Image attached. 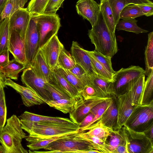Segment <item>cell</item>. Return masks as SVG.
<instances>
[{
  "label": "cell",
  "instance_id": "obj_6",
  "mask_svg": "<svg viewBox=\"0 0 153 153\" xmlns=\"http://www.w3.org/2000/svg\"><path fill=\"white\" fill-rule=\"evenodd\" d=\"M75 135L59 139L51 142L44 149L49 150L48 151H33L31 152L80 153L81 151L90 149L96 150L88 142L75 139L74 138Z\"/></svg>",
  "mask_w": 153,
  "mask_h": 153
},
{
  "label": "cell",
  "instance_id": "obj_15",
  "mask_svg": "<svg viewBox=\"0 0 153 153\" xmlns=\"http://www.w3.org/2000/svg\"><path fill=\"white\" fill-rule=\"evenodd\" d=\"M30 17L31 14L27 8H20L16 10L9 17L10 30H14L18 32L24 40Z\"/></svg>",
  "mask_w": 153,
  "mask_h": 153
},
{
  "label": "cell",
  "instance_id": "obj_24",
  "mask_svg": "<svg viewBox=\"0 0 153 153\" xmlns=\"http://www.w3.org/2000/svg\"><path fill=\"white\" fill-rule=\"evenodd\" d=\"M74 138L88 142L95 149L102 153H111L106 142L96 137L89 135L85 131L80 132L75 135Z\"/></svg>",
  "mask_w": 153,
  "mask_h": 153
},
{
  "label": "cell",
  "instance_id": "obj_20",
  "mask_svg": "<svg viewBox=\"0 0 153 153\" xmlns=\"http://www.w3.org/2000/svg\"><path fill=\"white\" fill-rule=\"evenodd\" d=\"M111 82L96 75L88 74L86 85H91L94 86L102 97H112L116 96L112 89Z\"/></svg>",
  "mask_w": 153,
  "mask_h": 153
},
{
  "label": "cell",
  "instance_id": "obj_58",
  "mask_svg": "<svg viewBox=\"0 0 153 153\" xmlns=\"http://www.w3.org/2000/svg\"><path fill=\"white\" fill-rule=\"evenodd\" d=\"M100 0V2L104 0Z\"/></svg>",
  "mask_w": 153,
  "mask_h": 153
},
{
  "label": "cell",
  "instance_id": "obj_44",
  "mask_svg": "<svg viewBox=\"0 0 153 153\" xmlns=\"http://www.w3.org/2000/svg\"><path fill=\"white\" fill-rule=\"evenodd\" d=\"M112 11L116 26L120 20V13L126 6L125 0H108Z\"/></svg>",
  "mask_w": 153,
  "mask_h": 153
},
{
  "label": "cell",
  "instance_id": "obj_22",
  "mask_svg": "<svg viewBox=\"0 0 153 153\" xmlns=\"http://www.w3.org/2000/svg\"><path fill=\"white\" fill-rule=\"evenodd\" d=\"M52 71L57 84L71 95L74 102L75 108L84 101L82 96L76 88L59 73Z\"/></svg>",
  "mask_w": 153,
  "mask_h": 153
},
{
  "label": "cell",
  "instance_id": "obj_50",
  "mask_svg": "<svg viewBox=\"0 0 153 153\" xmlns=\"http://www.w3.org/2000/svg\"><path fill=\"white\" fill-rule=\"evenodd\" d=\"M9 51L6 49L0 53V68L7 65L10 62Z\"/></svg>",
  "mask_w": 153,
  "mask_h": 153
},
{
  "label": "cell",
  "instance_id": "obj_35",
  "mask_svg": "<svg viewBox=\"0 0 153 153\" xmlns=\"http://www.w3.org/2000/svg\"><path fill=\"white\" fill-rule=\"evenodd\" d=\"M45 87L53 100L62 99L73 100L71 95L58 84L45 82Z\"/></svg>",
  "mask_w": 153,
  "mask_h": 153
},
{
  "label": "cell",
  "instance_id": "obj_14",
  "mask_svg": "<svg viewBox=\"0 0 153 153\" xmlns=\"http://www.w3.org/2000/svg\"><path fill=\"white\" fill-rule=\"evenodd\" d=\"M76 7L78 14L88 20L92 27L96 24L100 14V4L94 0H78Z\"/></svg>",
  "mask_w": 153,
  "mask_h": 153
},
{
  "label": "cell",
  "instance_id": "obj_10",
  "mask_svg": "<svg viewBox=\"0 0 153 153\" xmlns=\"http://www.w3.org/2000/svg\"><path fill=\"white\" fill-rule=\"evenodd\" d=\"M21 80L26 87L36 92L45 102L52 100L51 96L46 88V82L37 74L31 67H27L24 70Z\"/></svg>",
  "mask_w": 153,
  "mask_h": 153
},
{
  "label": "cell",
  "instance_id": "obj_38",
  "mask_svg": "<svg viewBox=\"0 0 153 153\" xmlns=\"http://www.w3.org/2000/svg\"><path fill=\"white\" fill-rule=\"evenodd\" d=\"M76 64L71 54L65 49L63 45L59 56L57 65L65 69L70 70Z\"/></svg>",
  "mask_w": 153,
  "mask_h": 153
},
{
  "label": "cell",
  "instance_id": "obj_36",
  "mask_svg": "<svg viewBox=\"0 0 153 153\" xmlns=\"http://www.w3.org/2000/svg\"><path fill=\"white\" fill-rule=\"evenodd\" d=\"M45 103L49 106L58 110L64 114L69 113L75 108L73 100L62 99L56 100L46 101Z\"/></svg>",
  "mask_w": 153,
  "mask_h": 153
},
{
  "label": "cell",
  "instance_id": "obj_49",
  "mask_svg": "<svg viewBox=\"0 0 153 153\" xmlns=\"http://www.w3.org/2000/svg\"><path fill=\"white\" fill-rule=\"evenodd\" d=\"M69 70L81 80L82 77L87 73L82 66L77 63Z\"/></svg>",
  "mask_w": 153,
  "mask_h": 153
},
{
  "label": "cell",
  "instance_id": "obj_55",
  "mask_svg": "<svg viewBox=\"0 0 153 153\" xmlns=\"http://www.w3.org/2000/svg\"><path fill=\"white\" fill-rule=\"evenodd\" d=\"M113 153H127L126 144L119 146L113 151Z\"/></svg>",
  "mask_w": 153,
  "mask_h": 153
},
{
  "label": "cell",
  "instance_id": "obj_34",
  "mask_svg": "<svg viewBox=\"0 0 153 153\" xmlns=\"http://www.w3.org/2000/svg\"><path fill=\"white\" fill-rule=\"evenodd\" d=\"M147 45L145 52V74L147 76L153 69V32L148 34Z\"/></svg>",
  "mask_w": 153,
  "mask_h": 153
},
{
  "label": "cell",
  "instance_id": "obj_5",
  "mask_svg": "<svg viewBox=\"0 0 153 153\" xmlns=\"http://www.w3.org/2000/svg\"><path fill=\"white\" fill-rule=\"evenodd\" d=\"M123 129L127 153H153V140L143 131H137L124 125Z\"/></svg>",
  "mask_w": 153,
  "mask_h": 153
},
{
  "label": "cell",
  "instance_id": "obj_31",
  "mask_svg": "<svg viewBox=\"0 0 153 153\" xmlns=\"http://www.w3.org/2000/svg\"><path fill=\"white\" fill-rule=\"evenodd\" d=\"M100 10L104 20L110 31L115 33L116 26L113 14L108 0L100 2Z\"/></svg>",
  "mask_w": 153,
  "mask_h": 153
},
{
  "label": "cell",
  "instance_id": "obj_53",
  "mask_svg": "<svg viewBox=\"0 0 153 153\" xmlns=\"http://www.w3.org/2000/svg\"><path fill=\"white\" fill-rule=\"evenodd\" d=\"M94 116V115L93 113L90 112L82 121L79 124L80 129L90 123L92 121Z\"/></svg>",
  "mask_w": 153,
  "mask_h": 153
},
{
  "label": "cell",
  "instance_id": "obj_13",
  "mask_svg": "<svg viewBox=\"0 0 153 153\" xmlns=\"http://www.w3.org/2000/svg\"><path fill=\"white\" fill-rule=\"evenodd\" d=\"M63 45L56 34L39 49L51 70L57 65L59 56Z\"/></svg>",
  "mask_w": 153,
  "mask_h": 153
},
{
  "label": "cell",
  "instance_id": "obj_18",
  "mask_svg": "<svg viewBox=\"0 0 153 153\" xmlns=\"http://www.w3.org/2000/svg\"><path fill=\"white\" fill-rule=\"evenodd\" d=\"M28 66L31 67L46 82L57 84L53 71L50 69L39 50L33 62Z\"/></svg>",
  "mask_w": 153,
  "mask_h": 153
},
{
  "label": "cell",
  "instance_id": "obj_28",
  "mask_svg": "<svg viewBox=\"0 0 153 153\" xmlns=\"http://www.w3.org/2000/svg\"><path fill=\"white\" fill-rule=\"evenodd\" d=\"M141 96L139 105H145L153 102V69L147 76Z\"/></svg>",
  "mask_w": 153,
  "mask_h": 153
},
{
  "label": "cell",
  "instance_id": "obj_40",
  "mask_svg": "<svg viewBox=\"0 0 153 153\" xmlns=\"http://www.w3.org/2000/svg\"><path fill=\"white\" fill-rule=\"evenodd\" d=\"M116 130L108 137V141L106 142L108 144L111 153L120 145L126 144L123 129Z\"/></svg>",
  "mask_w": 153,
  "mask_h": 153
},
{
  "label": "cell",
  "instance_id": "obj_3",
  "mask_svg": "<svg viewBox=\"0 0 153 153\" xmlns=\"http://www.w3.org/2000/svg\"><path fill=\"white\" fill-rule=\"evenodd\" d=\"M88 35L96 51L111 57L118 51L115 33L110 31L101 12L97 23L88 30Z\"/></svg>",
  "mask_w": 153,
  "mask_h": 153
},
{
  "label": "cell",
  "instance_id": "obj_21",
  "mask_svg": "<svg viewBox=\"0 0 153 153\" xmlns=\"http://www.w3.org/2000/svg\"><path fill=\"white\" fill-rule=\"evenodd\" d=\"M20 120L36 123H56L64 124H74L70 119L59 117H51L42 115L25 111L19 117Z\"/></svg>",
  "mask_w": 153,
  "mask_h": 153
},
{
  "label": "cell",
  "instance_id": "obj_29",
  "mask_svg": "<svg viewBox=\"0 0 153 153\" xmlns=\"http://www.w3.org/2000/svg\"><path fill=\"white\" fill-rule=\"evenodd\" d=\"M137 21L135 19L133 18L122 19L119 21L116 29L118 31L125 30L137 34L148 32V31L141 28L137 25Z\"/></svg>",
  "mask_w": 153,
  "mask_h": 153
},
{
  "label": "cell",
  "instance_id": "obj_1",
  "mask_svg": "<svg viewBox=\"0 0 153 153\" xmlns=\"http://www.w3.org/2000/svg\"><path fill=\"white\" fill-rule=\"evenodd\" d=\"M20 121L22 129L29 134L25 139L29 143L56 137L76 134L80 132L79 124Z\"/></svg>",
  "mask_w": 153,
  "mask_h": 153
},
{
  "label": "cell",
  "instance_id": "obj_11",
  "mask_svg": "<svg viewBox=\"0 0 153 153\" xmlns=\"http://www.w3.org/2000/svg\"><path fill=\"white\" fill-rule=\"evenodd\" d=\"M117 97L118 116L116 130H117L120 129L125 125L135 106L132 105L128 90Z\"/></svg>",
  "mask_w": 153,
  "mask_h": 153
},
{
  "label": "cell",
  "instance_id": "obj_23",
  "mask_svg": "<svg viewBox=\"0 0 153 153\" xmlns=\"http://www.w3.org/2000/svg\"><path fill=\"white\" fill-rule=\"evenodd\" d=\"M118 112L116 100L113 98L102 115L100 119L106 126L116 130Z\"/></svg>",
  "mask_w": 153,
  "mask_h": 153
},
{
  "label": "cell",
  "instance_id": "obj_47",
  "mask_svg": "<svg viewBox=\"0 0 153 153\" xmlns=\"http://www.w3.org/2000/svg\"><path fill=\"white\" fill-rule=\"evenodd\" d=\"M84 100L102 97L95 88L92 85H85L80 92Z\"/></svg>",
  "mask_w": 153,
  "mask_h": 153
},
{
  "label": "cell",
  "instance_id": "obj_39",
  "mask_svg": "<svg viewBox=\"0 0 153 153\" xmlns=\"http://www.w3.org/2000/svg\"><path fill=\"white\" fill-rule=\"evenodd\" d=\"M85 51L108 71L112 74L114 73L115 71L113 68L111 62V57L104 55L95 50L91 51Z\"/></svg>",
  "mask_w": 153,
  "mask_h": 153
},
{
  "label": "cell",
  "instance_id": "obj_48",
  "mask_svg": "<svg viewBox=\"0 0 153 153\" xmlns=\"http://www.w3.org/2000/svg\"><path fill=\"white\" fill-rule=\"evenodd\" d=\"M64 0H49L45 10L44 13L56 14Z\"/></svg>",
  "mask_w": 153,
  "mask_h": 153
},
{
  "label": "cell",
  "instance_id": "obj_37",
  "mask_svg": "<svg viewBox=\"0 0 153 153\" xmlns=\"http://www.w3.org/2000/svg\"><path fill=\"white\" fill-rule=\"evenodd\" d=\"M28 0H8L6 6L0 18V23L4 19L10 17L15 11L24 8Z\"/></svg>",
  "mask_w": 153,
  "mask_h": 153
},
{
  "label": "cell",
  "instance_id": "obj_19",
  "mask_svg": "<svg viewBox=\"0 0 153 153\" xmlns=\"http://www.w3.org/2000/svg\"><path fill=\"white\" fill-rule=\"evenodd\" d=\"M71 50V54L76 63L82 66L88 74L97 75L89 55L76 42H72Z\"/></svg>",
  "mask_w": 153,
  "mask_h": 153
},
{
  "label": "cell",
  "instance_id": "obj_16",
  "mask_svg": "<svg viewBox=\"0 0 153 153\" xmlns=\"http://www.w3.org/2000/svg\"><path fill=\"white\" fill-rule=\"evenodd\" d=\"M8 49L14 59L25 65L27 67L24 40L19 33L15 30H10Z\"/></svg>",
  "mask_w": 153,
  "mask_h": 153
},
{
  "label": "cell",
  "instance_id": "obj_57",
  "mask_svg": "<svg viewBox=\"0 0 153 153\" xmlns=\"http://www.w3.org/2000/svg\"><path fill=\"white\" fill-rule=\"evenodd\" d=\"M5 77L0 71V85L4 80Z\"/></svg>",
  "mask_w": 153,
  "mask_h": 153
},
{
  "label": "cell",
  "instance_id": "obj_45",
  "mask_svg": "<svg viewBox=\"0 0 153 153\" xmlns=\"http://www.w3.org/2000/svg\"><path fill=\"white\" fill-rule=\"evenodd\" d=\"M94 70L97 76L107 80L112 81L113 74L108 71L92 56L89 55Z\"/></svg>",
  "mask_w": 153,
  "mask_h": 153
},
{
  "label": "cell",
  "instance_id": "obj_32",
  "mask_svg": "<svg viewBox=\"0 0 153 153\" xmlns=\"http://www.w3.org/2000/svg\"><path fill=\"white\" fill-rule=\"evenodd\" d=\"M113 99L112 97H110L98 103L92 108L90 112L94 115V117L90 123L80 129V132H83L85 129L93 124L100 118L107 107L111 102Z\"/></svg>",
  "mask_w": 153,
  "mask_h": 153
},
{
  "label": "cell",
  "instance_id": "obj_41",
  "mask_svg": "<svg viewBox=\"0 0 153 153\" xmlns=\"http://www.w3.org/2000/svg\"><path fill=\"white\" fill-rule=\"evenodd\" d=\"M144 15L139 5L132 4L127 5L123 8L120 13V19H135Z\"/></svg>",
  "mask_w": 153,
  "mask_h": 153
},
{
  "label": "cell",
  "instance_id": "obj_27",
  "mask_svg": "<svg viewBox=\"0 0 153 153\" xmlns=\"http://www.w3.org/2000/svg\"><path fill=\"white\" fill-rule=\"evenodd\" d=\"M60 74L80 92L85 86L82 81L69 70L65 69L57 65L52 70Z\"/></svg>",
  "mask_w": 153,
  "mask_h": 153
},
{
  "label": "cell",
  "instance_id": "obj_2",
  "mask_svg": "<svg viewBox=\"0 0 153 153\" xmlns=\"http://www.w3.org/2000/svg\"><path fill=\"white\" fill-rule=\"evenodd\" d=\"M26 136L22 128L20 119L13 115L0 129V153H28L21 143L22 139Z\"/></svg>",
  "mask_w": 153,
  "mask_h": 153
},
{
  "label": "cell",
  "instance_id": "obj_51",
  "mask_svg": "<svg viewBox=\"0 0 153 153\" xmlns=\"http://www.w3.org/2000/svg\"><path fill=\"white\" fill-rule=\"evenodd\" d=\"M139 5L144 15L148 17L153 15V4Z\"/></svg>",
  "mask_w": 153,
  "mask_h": 153
},
{
  "label": "cell",
  "instance_id": "obj_30",
  "mask_svg": "<svg viewBox=\"0 0 153 153\" xmlns=\"http://www.w3.org/2000/svg\"><path fill=\"white\" fill-rule=\"evenodd\" d=\"M145 75L140 76L128 89L130 92L133 105L139 104L145 81Z\"/></svg>",
  "mask_w": 153,
  "mask_h": 153
},
{
  "label": "cell",
  "instance_id": "obj_8",
  "mask_svg": "<svg viewBox=\"0 0 153 153\" xmlns=\"http://www.w3.org/2000/svg\"><path fill=\"white\" fill-rule=\"evenodd\" d=\"M36 15L39 34L40 49L53 36L57 34L61 26L60 19L56 14Z\"/></svg>",
  "mask_w": 153,
  "mask_h": 153
},
{
  "label": "cell",
  "instance_id": "obj_52",
  "mask_svg": "<svg viewBox=\"0 0 153 153\" xmlns=\"http://www.w3.org/2000/svg\"><path fill=\"white\" fill-rule=\"evenodd\" d=\"M126 5L135 4L143 5L153 4V2L149 0H125Z\"/></svg>",
  "mask_w": 153,
  "mask_h": 153
},
{
  "label": "cell",
  "instance_id": "obj_56",
  "mask_svg": "<svg viewBox=\"0 0 153 153\" xmlns=\"http://www.w3.org/2000/svg\"><path fill=\"white\" fill-rule=\"evenodd\" d=\"M8 0H0V18L6 6Z\"/></svg>",
  "mask_w": 153,
  "mask_h": 153
},
{
  "label": "cell",
  "instance_id": "obj_9",
  "mask_svg": "<svg viewBox=\"0 0 153 153\" xmlns=\"http://www.w3.org/2000/svg\"><path fill=\"white\" fill-rule=\"evenodd\" d=\"M39 34L36 15L31 14L30 19L24 39L27 67L33 62L39 50Z\"/></svg>",
  "mask_w": 153,
  "mask_h": 153
},
{
  "label": "cell",
  "instance_id": "obj_43",
  "mask_svg": "<svg viewBox=\"0 0 153 153\" xmlns=\"http://www.w3.org/2000/svg\"><path fill=\"white\" fill-rule=\"evenodd\" d=\"M4 81L0 85V129L5 125L6 120L7 110L4 88Z\"/></svg>",
  "mask_w": 153,
  "mask_h": 153
},
{
  "label": "cell",
  "instance_id": "obj_26",
  "mask_svg": "<svg viewBox=\"0 0 153 153\" xmlns=\"http://www.w3.org/2000/svg\"><path fill=\"white\" fill-rule=\"evenodd\" d=\"M26 68V66L14 58L10 60L5 66L0 68V71L4 77L17 80L19 73Z\"/></svg>",
  "mask_w": 153,
  "mask_h": 153
},
{
  "label": "cell",
  "instance_id": "obj_4",
  "mask_svg": "<svg viewBox=\"0 0 153 153\" xmlns=\"http://www.w3.org/2000/svg\"><path fill=\"white\" fill-rule=\"evenodd\" d=\"M145 74V70L139 66L131 65L115 71L113 75L111 85L116 96L126 92L140 76Z\"/></svg>",
  "mask_w": 153,
  "mask_h": 153
},
{
  "label": "cell",
  "instance_id": "obj_54",
  "mask_svg": "<svg viewBox=\"0 0 153 153\" xmlns=\"http://www.w3.org/2000/svg\"><path fill=\"white\" fill-rule=\"evenodd\" d=\"M146 135L152 140L153 139V124L143 131Z\"/></svg>",
  "mask_w": 153,
  "mask_h": 153
},
{
  "label": "cell",
  "instance_id": "obj_7",
  "mask_svg": "<svg viewBox=\"0 0 153 153\" xmlns=\"http://www.w3.org/2000/svg\"><path fill=\"white\" fill-rule=\"evenodd\" d=\"M153 102L145 105H137L125 125L134 131H143L153 124Z\"/></svg>",
  "mask_w": 153,
  "mask_h": 153
},
{
  "label": "cell",
  "instance_id": "obj_42",
  "mask_svg": "<svg viewBox=\"0 0 153 153\" xmlns=\"http://www.w3.org/2000/svg\"><path fill=\"white\" fill-rule=\"evenodd\" d=\"M49 0H31L27 8L30 13L36 15L43 14Z\"/></svg>",
  "mask_w": 153,
  "mask_h": 153
},
{
  "label": "cell",
  "instance_id": "obj_33",
  "mask_svg": "<svg viewBox=\"0 0 153 153\" xmlns=\"http://www.w3.org/2000/svg\"><path fill=\"white\" fill-rule=\"evenodd\" d=\"M10 35L9 17H8L0 23V53L8 49Z\"/></svg>",
  "mask_w": 153,
  "mask_h": 153
},
{
  "label": "cell",
  "instance_id": "obj_46",
  "mask_svg": "<svg viewBox=\"0 0 153 153\" xmlns=\"http://www.w3.org/2000/svg\"><path fill=\"white\" fill-rule=\"evenodd\" d=\"M74 135L75 134L63 135L44 139L35 142L29 143L27 145V146L30 149L33 151L41 149H44L50 143L55 140Z\"/></svg>",
  "mask_w": 153,
  "mask_h": 153
},
{
  "label": "cell",
  "instance_id": "obj_25",
  "mask_svg": "<svg viewBox=\"0 0 153 153\" xmlns=\"http://www.w3.org/2000/svg\"><path fill=\"white\" fill-rule=\"evenodd\" d=\"M90 135L96 137L106 142L108 136L115 131L113 129L107 127L102 122L100 118L90 126L85 129L83 132Z\"/></svg>",
  "mask_w": 153,
  "mask_h": 153
},
{
  "label": "cell",
  "instance_id": "obj_12",
  "mask_svg": "<svg viewBox=\"0 0 153 153\" xmlns=\"http://www.w3.org/2000/svg\"><path fill=\"white\" fill-rule=\"evenodd\" d=\"M5 85L11 87L19 93L21 97L23 104L30 107L45 103V101L36 92L27 87L21 85L11 79L4 78Z\"/></svg>",
  "mask_w": 153,
  "mask_h": 153
},
{
  "label": "cell",
  "instance_id": "obj_17",
  "mask_svg": "<svg viewBox=\"0 0 153 153\" xmlns=\"http://www.w3.org/2000/svg\"><path fill=\"white\" fill-rule=\"evenodd\" d=\"M110 97H99L84 100L69 113L70 120L74 123L79 124L90 112L92 108Z\"/></svg>",
  "mask_w": 153,
  "mask_h": 153
}]
</instances>
